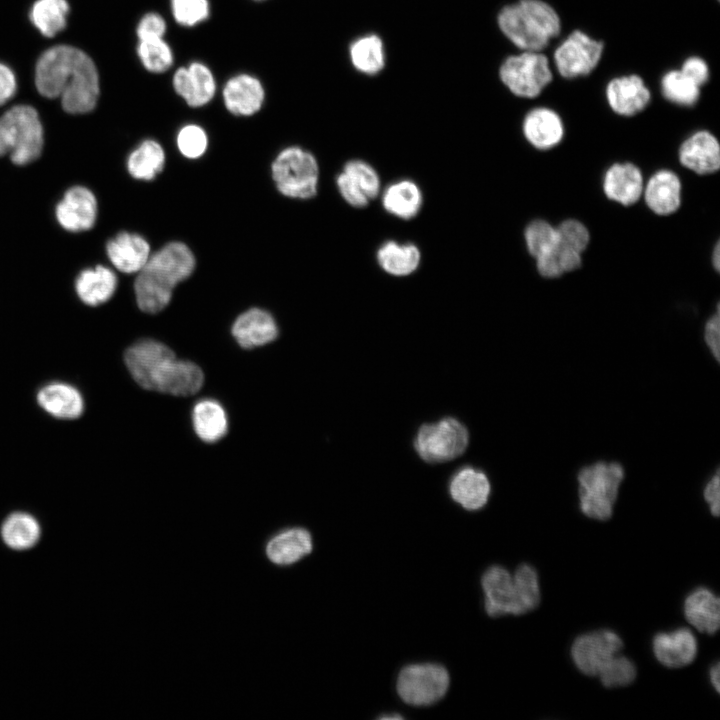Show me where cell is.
<instances>
[{
  "instance_id": "cell-1",
  "label": "cell",
  "mask_w": 720,
  "mask_h": 720,
  "mask_svg": "<svg viewBox=\"0 0 720 720\" xmlns=\"http://www.w3.org/2000/svg\"><path fill=\"white\" fill-rule=\"evenodd\" d=\"M35 86L46 98H60L62 108L70 114L91 112L100 93L93 60L70 45H56L40 55L35 66Z\"/></svg>"
},
{
  "instance_id": "cell-2",
  "label": "cell",
  "mask_w": 720,
  "mask_h": 720,
  "mask_svg": "<svg viewBox=\"0 0 720 720\" xmlns=\"http://www.w3.org/2000/svg\"><path fill=\"white\" fill-rule=\"evenodd\" d=\"M126 366L144 389L174 396L195 394L204 382L202 370L190 361L179 360L165 344L145 339L127 349Z\"/></svg>"
},
{
  "instance_id": "cell-3",
  "label": "cell",
  "mask_w": 720,
  "mask_h": 720,
  "mask_svg": "<svg viewBox=\"0 0 720 720\" xmlns=\"http://www.w3.org/2000/svg\"><path fill=\"white\" fill-rule=\"evenodd\" d=\"M195 268V258L187 245L171 242L150 255L134 283L139 308L154 314L172 298L175 286L187 279Z\"/></svg>"
},
{
  "instance_id": "cell-4",
  "label": "cell",
  "mask_w": 720,
  "mask_h": 720,
  "mask_svg": "<svg viewBox=\"0 0 720 720\" xmlns=\"http://www.w3.org/2000/svg\"><path fill=\"white\" fill-rule=\"evenodd\" d=\"M502 33L523 51L541 52L561 30L555 9L543 0H519L498 14Z\"/></svg>"
},
{
  "instance_id": "cell-5",
  "label": "cell",
  "mask_w": 720,
  "mask_h": 720,
  "mask_svg": "<svg viewBox=\"0 0 720 720\" xmlns=\"http://www.w3.org/2000/svg\"><path fill=\"white\" fill-rule=\"evenodd\" d=\"M43 144V127L32 106H13L0 117V156L9 155L14 164L26 165L40 156Z\"/></svg>"
},
{
  "instance_id": "cell-6",
  "label": "cell",
  "mask_w": 720,
  "mask_h": 720,
  "mask_svg": "<svg viewBox=\"0 0 720 720\" xmlns=\"http://www.w3.org/2000/svg\"><path fill=\"white\" fill-rule=\"evenodd\" d=\"M624 474V468L617 462H597L583 467L577 475L581 512L591 519L608 520Z\"/></svg>"
},
{
  "instance_id": "cell-7",
  "label": "cell",
  "mask_w": 720,
  "mask_h": 720,
  "mask_svg": "<svg viewBox=\"0 0 720 720\" xmlns=\"http://www.w3.org/2000/svg\"><path fill=\"white\" fill-rule=\"evenodd\" d=\"M272 176L278 191L286 197L310 199L317 194V160L300 147H287L277 155L272 164Z\"/></svg>"
},
{
  "instance_id": "cell-8",
  "label": "cell",
  "mask_w": 720,
  "mask_h": 720,
  "mask_svg": "<svg viewBox=\"0 0 720 720\" xmlns=\"http://www.w3.org/2000/svg\"><path fill=\"white\" fill-rule=\"evenodd\" d=\"M469 443L465 425L453 417L423 424L414 439L419 457L431 464L451 461L461 456Z\"/></svg>"
},
{
  "instance_id": "cell-9",
  "label": "cell",
  "mask_w": 720,
  "mask_h": 720,
  "mask_svg": "<svg viewBox=\"0 0 720 720\" xmlns=\"http://www.w3.org/2000/svg\"><path fill=\"white\" fill-rule=\"evenodd\" d=\"M499 76L516 96L534 98L552 81L549 60L541 52L523 51L502 63Z\"/></svg>"
},
{
  "instance_id": "cell-10",
  "label": "cell",
  "mask_w": 720,
  "mask_h": 720,
  "mask_svg": "<svg viewBox=\"0 0 720 720\" xmlns=\"http://www.w3.org/2000/svg\"><path fill=\"white\" fill-rule=\"evenodd\" d=\"M449 687L447 670L432 663L411 664L404 667L397 678L400 698L413 706H426L444 697Z\"/></svg>"
},
{
  "instance_id": "cell-11",
  "label": "cell",
  "mask_w": 720,
  "mask_h": 720,
  "mask_svg": "<svg viewBox=\"0 0 720 720\" xmlns=\"http://www.w3.org/2000/svg\"><path fill=\"white\" fill-rule=\"evenodd\" d=\"M603 49L602 41L574 30L554 52L557 71L564 78L588 75L598 65Z\"/></svg>"
},
{
  "instance_id": "cell-12",
  "label": "cell",
  "mask_w": 720,
  "mask_h": 720,
  "mask_svg": "<svg viewBox=\"0 0 720 720\" xmlns=\"http://www.w3.org/2000/svg\"><path fill=\"white\" fill-rule=\"evenodd\" d=\"M623 647L620 636L608 629L580 635L571 646V657L583 674L597 676Z\"/></svg>"
},
{
  "instance_id": "cell-13",
  "label": "cell",
  "mask_w": 720,
  "mask_h": 720,
  "mask_svg": "<svg viewBox=\"0 0 720 720\" xmlns=\"http://www.w3.org/2000/svg\"><path fill=\"white\" fill-rule=\"evenodd\" d=\"M337 189L343 200L354 208H364L381 190L376 169L360 159L349 160L336 178Z\"/></svg>"
},
{
  "instance_id": "cell-14",
  "label": "cell",
  "mask_w": 720,
  "mask_h": 720,
  "mask_svg": "<svg viewBox=\"0 0 720 720\" xmlns=\"http://www.w3.org/2000/svg\"><path fill=\"white\" fill-rule=\"evenodd\" d=\"M484 592V606L491 617L522 615L516 586L512 574L501 567L488 568L481 579Z\"/></svg>"
},
{
  "instance_id": "cell-15",
  "label": "cell",
  "mask_w": 720,
  "mask_h": 720,
  "mask_svg": "<svg viewBox=\"0 0 720 720\" xmlns=\"http://www.w3.org/2000/svg\"><path fill=\"white\" fill-rule=\"evenodd\" d=\"M56 218L67 231L91 229L97 218V200L94 194L83 186L71 187L56 206Z\"/></svg>"
},
{
  "instance_id": "cell-16",
  "label": "cell",
  "mask_w": 720,
  "mask_h": 720,
  "mask_svg": "<svg viewBox=\"0 0 720 720\" xmlns=\"http://www.w3.org/2000/svg\"><path fill=\"white\" fill-rule=\"evenodd\" d=\"M312 550V535L303 527L281 529L270 536L264 546L267 560L279 567L297 563Z\"/></svg>"
},
{
  "instance_id": "cell-17",
  "label": "cell",
  "mask_w": 720,
  "mask_h": 720,
  "mask_svg": "<svg viewBox=\"0 0 720 720\" xmlns=\"http://www.w3.org/2000/svg\"><path fill=\"white\" fill-rule=\"evenodd\" d=\"M175 92L191 107L208 104L215 95L216 82L213 73L205 64L192 62L180 67L172 78Z\"/></svg>"
},
{
  "instance_id": "cell-18",
  "label": "cell",
  "mask_w": 720,
  "mask_h": 720,
  "mask_svg": "<svg viewBox=\"0 0 720 720\" xmlns=\"http://www.w3.org/2000/svg\"><path fill=\"white\" fill-rule=\"evenodd\" d=\"M679 161L699 174H712L720 168V146L717 138L706 130L689 136L680 146Z\"/></svg>"
},
{
  "instance_id": "cell-19",
  "label": "cell",
  "mask_w": 720,
  "mask_h": 720,
  "mask_svg": "<svg viewBox=\"0 0 720 720\" xmlns=\"http://www.w3.org/2000/svg\"><path fill=\"white\" fill-rule=\"evenodd\" d=\"M222 95L227 110L237 116L255 114L261 109L265 99L260 80L246 73L231 77L225 83Z\"/></svg>"
},
{
  "instance_id": "cell-20",
  "label": "cell",
  "mask_w": 720,
  "mask_h": 720,
  "mask_svg": "<svg viewBox=\"0 0 720 720\" xmlns=\"http://www.w3.org/2000/svg\"><path fill=\"white\" fill-rule=\"evenodd\" d=\"M610 108L622 116H633L648 105L651 94L643 79L636 74L616 77L606 87Z\"/></svg>"
},
{
  "instance_id": "cell-21",
  "label": "cell",
  "mask_w": 720,
  "mask_h": 720,
  "mask_svg": "<svg viewBox=\"0 0 720 720\" xmlns=\"http://www.w3.org/2000/svg\"><path fill=\"white\" fill-rule=\"evenodd\" d=\"M652 649L656 659L668 668H680L692 663L697 655V640L687 628L655 635Z\"/></svg>"
},
{
  "instance_id": "cell-22",
  "label": "cell",
  "mask_w": 720,
  "mask_h": 720,
  "mask_svg": "<svg viewBox=\"0 0 720 720\" xmlns=\"http://www.w3.org/2000/svg\"><path fill=\"white\" fill-rule=\"evenodd\" d=\"M232 335L241 347L251 349L275 340L278 327L270 313L260 308H252L235 320Z\"/></svg>"
},
{
  "instance_id": "cell-23",
  "label": "cell",
  "mask_w": 720,
  "mask_h": 720,
  "mask_svg": "<svg viewBox=\"0 0 720 720\" xmlns=\"http://www.w3.org/2000/svg\"><path fill=\"white\" fill-rule=\"evenodd\" d=\"M644 188L640 169L632 163H615L603 178V191L607 198L624 206L636 203Z\"/></svg>"
},
{
  "instance_id": "cell-24",
  "label": "cell",
  "mask_w": 720,
  "mask_h": 720,
  "mask_svg": "<svg viewBox=\"0 0 720 720\" xmlns=\"http://www.w3.org/2000/svg\"><path fill=\"white\" fill-rule=\"evenodd\" d=\"M106 252L117 270L123 273H138L150 257V245L139 234L120 232L108 241Z\"/></svg>"
},
{
  "instance_id": "cell-25",
  "label": "cell",
  "mask_w": 720,
  "mask_h": 720,
  "mask_svg": "<svg viewBox=\"0 0 720 720\" xmlns=\"http://www.w3.org/2000/svg\"><path fill=\"white\" fill-rule=\"evenodd\" d=\"M490 490L487 475L470 466L458 470L449 483L452 499L470 511L479 510L487 503Z\"/></svg>"
},
{
  "instance_id": "cell-26",
  "label": "cell",
  "mask_w": 720,
  "mask_h": 720,
  "mask_svg": "<svg viewBox=\"0 0 720 720\" xmlns=\"http://www.w3.org/2000/svg\"><path fill=\"white\" fill-rule=\"evenodd\" d=\"M681 182L670 170H659L644 185V200L657 215L667 216L678 210L681 204Z\"/></svg>"
},
{
  "instance_id": "cell-27",
  "label": "cell",
  "mask_w": 720,
  "mask_h": 720,
  "mask_svg": "<svg viewBox=\"0 0 720 720\" xmlns=\"http://www.w3.org/2000/svg\"><path fill=\"white\" fill-rule=\"evenodd\" d=\"M522 129L526 140L539 150L553 148L564 136V126L560 116L546 107L530 110L524 118Z\"/></svg>"
},
{
  "instance_id": "cell-28",
  "label": "cell",
  "mask_w": 720,
  "mask_h": 720,
  "mask_svg": "<svg viewBox=\"0 0 720 720\" xmlns=\"http://www.w3.org/2000/svg\"><path fill=\"white\" fill-rule=\"evenodd\" d=\"M684 616L698 631L715 634L720 626V600L711 590L697 588L684 601Z\"/></svg>"
},
{
  "instance_id": "cell-29",
  "label": "cell",
  "mask_w": 720,
  "mask_h": 720,
  "mask_svg": "<svg viewBox=\"0 0 720 720\" xmlns=\"http://www.w3.org/2000/svg\"><path fill=\"white\" fill-rule=\"evenodd\" d=\"M37 401L47 413L61 419L77 418L84 410L81 393L72 385L62 382H53L42 387Z\"/></svg>"
},
{
  "instance_id": "cell-30",
  "label": "cell",
  "mask_w": 720,
  "mask_h": 720,
  "mask_svg": "<svg viewBox=\"0 0 720 720\" xmlns=\"http://www.w3.org/2000/svg\"><path fill=\"white\" fill-rule=\"evenodd\" d=\"M382 206L392 216L409 220L417 216L423 205L420 187L409 179L389 184L382 192Z\"/></svg>"
},
{
  "instance_id": "cell-31",
  "label": "cell",
  "mask_w": 720,
  "mask_h": 720,
  "mask_svg": "<svg viewBox=\"0 0 720 720\" xmlns=\"http://www.w3.org/2000/svg\"><path fill=\"white\" fill-rule=\"evenodd\" d=\"M115 273L102 265L85 269L75 281V289L81 301L90 306L107 302L117 288Z\"/></svg>"
},
{
  "instance_id": "cell-32",
  "label": "cell",
  "mask_w": 720,
  "mask_h": 720,
  "mask_svg": "<svg viewBox=\"0 0 720 720\" xmlns=\"http://www.w3.org/2000/svg\"><path fill=\"white\" fill-rule=\"evenodd\" d=\"M380 268L394 277H406L414 273L421 262V252L413 243L385 241L376 252Z\"/></svg>"
},
{
  "instance_id": "cell-33",
  "label": "cell",
  "mask_w": 720,
  "mask_h": 720,
  "mask_svg": "<svg viewBox=\"0 0 720 720\" xmlns=\"http://www.w3.org/2000/svg\"><path fill=\"white\" fill-rule=\"evenodd\" d=\"M193 427L198 437L208 443L222 439L228 430V419L223 406L216 400L197 402L192 413Z\"/></svg>"
},
{
  "instance_id": "cell-34",
  "label": "cell",
  "mask_w": 720,
  "mask_h": 720,
  "mask_svg": "<svg viewBox=\"0 0 720 720\" xmlns=\"http://www.w3.org/2000/svg\"><path fill=\"white\" fill-rule=\"evenodd\" d=\"M41 528L38 521L25 512L10 514L2 524L1 536L4 543L13 550H27L39 541Z\"/></svg>"
},
{
  "instance_id": "cell-35",
  "label": "cell",
  "mask_w": 720,
  "mask_h": 720,
  "mask_svg": "<svg viewBox=\"0 0 720 720\" xmlns=\"http://www.w3.org/2000/svg\"><path fill=\"white\" fill-rule=\"evenodd\" d=\"M70 6L67 0H36L29 12L34 27L45 37H54L67 25Z\"/></svg>"
},
{
  "instance_id": "cell-36",
  "label": "cell",
  "mask_w": 720,
  "mask_h": 720,
  "mask_svg": "<svg viewBox=\"0 0 720 720\" xmlns=\"http://www.w3.org/2000/svg\"><path fill=\"white\" fill-rule=\"evenodd\" d=\"M165 153L162 146L151 139L143 141L127 159L129 174L138 180L150 181L164 168Z\"/></svg>"
},
{
  "instance_id": "cell-37",
  "label": "cell",
  "mask_w": 720,
  "mask_h": 720,
  "mask_svg": "<svg viewBox=\"0 0 720 720\" xmlns=\"http://www.w3.org/2000/svg\"><path fill=\"white\" fill-rule=\"evenodd\" d=\"M350 57L357 70L367 74L377 73L384 66L381 39L376 35H369L356 40L351 45Z\"/></svg>"
},
{
  "instance_id": "cell-38",
  "label": "cell",
  "mask_w": 720,
  "mask_h": 720,
  "mask_svg": "<svg viewBox=\"0 0 720 720\" xmlns=\"http://www.w3.org/2000/svg\"><path fill=\"white\" fill-rule=\"evenodd\" d=\"M663 96L678 105L691 106L700 95V87L681 70L667 72L661 80Z\"/></svg>"
},
{
  "instance_id": "cell-39",
  "label": "cell",
  "mask_w": 720,
  "mask_h": 720,
  "mask_svg": "<svg viewBox=\"0 0 720 720\" xmlns=\"http://www.w3.org/2000/svg\"><path fill=\"white\" fill-rule=\"evenodd\" d=\"M137 54L144 68L152 73H163L173 64V52L163 38L139 41Z\"/></svg>"
},
{
  "instance_id": "cell-40",
  "label": "cell",
  "mask_w": 720,
  "mask_h": 720,
  "mask_svg": "<svg viewBox=\"0 0 720 720\" xmlns=\"http://www.w3.org/2000/svg\"><path fill=\"white\" fill-rule=\"evenodd\" d=\"M524 238L528 252L535 259L552 251L558 242L556 227L541 219L527 225Z\"/></svg>"
},
{
  "instance_id": "cell-41",
  "label": "cell",
  "mask_w": 720,
  "mask_h": 720,
  "mask_svg": "<svg viewBox=\"0 0 720 720\" xmlns=\"http://www.w3.org/2000/svg\"><path fill=\"white\" fill-rule=\"evenodd\" d=\"M512 576L523 614L534 610L540 602V587L536 570L528 564H522Z\"/></svg>"
},
{
  "instance_id": "cell-42",
  "label": "cell",
  "mask_w": 720,
  "mask_h": 720,
  "mask_svg": "<svg viewBox=\"0 0 720 720\" xmlns=\"http://www.w3.org/2000/svg\"><path fill=\"white\" fill-rule=\"evenodd\" d=\"M636 674L635 664L629 658L617 654L602 668L598 676L603 686L617 688L631 684Z\"/></svg>"
},
{
  "instance_id": "cell-43",
  "label": "cell",
  "mask_w": 720,
  "mask_h": 720,
  "mask_svg": "<svg viewBox=\"0 0 720 720\" xmlns=\"http://www.w3.org/2000/svg\"><path fill=\"white\" fill-rule=\"evenodd\" d=\"M175 21L182 26H194L206 20L210 7L208 0H171Z\"/></svg>"
},
{
  "instance_id": "cell-44",
  "label": "cell",
  "mask_w": 720,
  "mask_h": 720,
  "mask_svg": "<svg viewBox=\"0 0 720 720\" xmlns=\"http://www.w3.org/2000/svg\"><path fill=\"white\" fill-rule=\"evenodd\" d=\"M177 146L182 155L189 159L202 156L208 146V138L204 129L195 124L185 125L177 135Z\"/></svg>"
},
{
  "instance_id": "cell-45",
  "label": "cell",
  "mask_w": 720,
  "mask_h": 720,
  "mask_svg": "<svg viewBox=\"0 0 720 720\" xmlns=\"http://www.w3.org/2000/svg\"><path fill=\"white\" fill-rule=\"evenodd\" d=\"M558 244L582 254L586 249L590 236L586 226L578 220L567 219L557 227Z\"/></svg>"
},
{
  "instance_id": "cell-46",
  "label": "cell",
  "mask_w": 720,
  "mask_h": 720,
  "mask_svg": "<svg viewBox=\"0 0 720 720\" xmlns=\"http://www.w3.org/2000/svg\"><path fill=\"white\" fill-rule=\"evenodd\" d=\"M165 32L166 22L164 18L154 12L145 14L136 28L139 41L163 38Z\"/></svg>"
},
{
  "instance_id": "cell-47",
  "label": "cell",
  "mask_w": 720,
  "mask_h": 720,
  "mask_svg": "<svg viewBox=\"0 0 720 720\" xmlns=\"http://www.w3.org/2000/svg\"><path fill=\"white\" fill-rule=\"evenodd\" d=\"M680 70L699 87L706 83L709 78V69L706 62L696 56L687 58Z\"/></svg>"
},
{
  "instance_id": "cell-48",
  "label": "cell",
  "mask_w": 720,
  "mask_h": 720,
  "mask_svg": "<svg viewBox=\"0 0 720 720\" xmlns=\"http://www.w3.org/2000/svg\"><path fill=\"white\" fill-rule=\"evenodd\" d=\"M704 339L710 349L712 355L719 361L720 359V318L719 306L716 313L712 315L705 324Z\"/></svg>"
},
{
  "instance_id": "cell-49",
  "label": "cell",
  "mask_w": 720,
  "mask_h": 720,
  "mask_svg": "<svg viewBox=\"0 0 720 720\" xmlns=\"http://www.w3.org/2000/svg\"><path fill=\"white\" fill-rule=\"evenodd\" d=\"M17 80L13 70L0 62V105L9 101L16 93Z\"/></svg>"
},
{
  "instance_id": "cell-50",
  "label": "cell",
  "mask_w": 720,
  "mask_h": 720,
  "mask_svg": "<svg viewBox=\"0 0 720 720\" xmlns=\"http://www.w3.org/2000/svg\"><path fill=\"white\" fill-rule=\"evenodd\" d=\"M719 471L709 480L704 489V498L708 503L710 512L714 516L719 515Z\"/></svg>"
},
{
  "instance_id": "cell-51",
  "label": "cell",
  "mask_w": 720,
  "mask_h": 720,
  "mask_svg": "<svg viewBox=\"0 0 720 720\" xmlns=\"http://www.w3.org/2000/svg\"><path fill=\"white\" fill-rule=\"evenodd\" d=\"M720 670H719V663H716L714 666L711 667L709 671V677L711 684L713 685L714 689L719 692L720 688V678H719Z\"/></svg>"
},
{
  "instance_id": "cell-52",
  "label": "cell",
  "mask_w": 720,
  "mask_h": 720,
  "mask_svg": "<svg viewBox=\"0 0 720 720\" xmlns=\"http://www.w3.org/2000/svg\"><path fill=\"white\" fill-rule=\"evenodd\" d=\"M712 264L714 268L718 271L720 266V247L719 243L716 244L714 251L712 253Z\"/></svg>"
}]
</instances>
